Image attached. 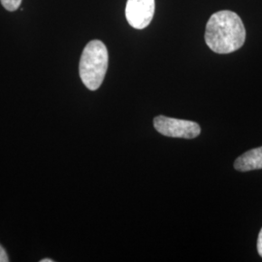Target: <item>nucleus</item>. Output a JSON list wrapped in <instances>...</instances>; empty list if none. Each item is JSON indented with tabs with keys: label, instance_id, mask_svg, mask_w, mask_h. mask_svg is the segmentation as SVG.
I'll return each mask as SVG.
<instances>
[{
	"label": "nucleus",
	"instance_id": "obj_1",
	"mask_svg": "<svg viewBox=\"0 0 262 262\" xmlns=\"http://www.w3.org/2000/svg\"><path fill=\"white\" fill-rule=\"evenodd\" d=\"M245 39L243 21L234 12H216L207 23L205 41L216 54L233 53L243 46Z\"/></svg>",
	"mask_w": 262,
	"mask_h": 262
},
{
	"label": "nucleus",
	"instance_id": "obj_9",
	"mask_svg": "<svg viewBox=\"0 0 262 262\" xmlns=\"http://www.w3.org/2000/svg\"><path fill=\"white\" fill-rule=\"evenodd\" d=\"M41 262H54L53 259H48V258H45V259H42Z\"/></svg>",
	"mask_w": 262,
	"mask_h": 262
},
{
	"label": "nucleus",
	"instance_id": "obj_5",
	"mask_svg": "<svg viewBox=\"0 0 262 262\" xmlns=\"http://www.w3.org/2000/svg\"><path fill=\"white\" fill-rule=\"evenodd\" d=\"M234 168L241 172L262 169V147L249 150L235 160Z\"/></svg>",
	"mask_w": 262,
	"mask_h": 262
},
{
	"label": "nucleus",
	"instance_id": "obj_3",
	"mask_svg": "<svg viewBox=\"0 0 262 262\" xmlns=\"http://www.w3.org/2000/svg\"><path fill=\"white\" fill-rule=\"evenodd\" d=\"M154 125L160 134L174 138L192 139L197 137L201 132L200 125L197 122L168 118L165 116L156 117Z\"/></svg>",
	"mask_w": 262,
	"mask_h": 262
},
{
	"label": "nucleus",
	"instance_id": "obj_7",
	"mask_svg": "<svg viewBox=\"0 0 262 262\" xmlns=\"http://www.w3.org/2000/svg\"><path fill=\"white\" fill-rule=\"evenodd\" d=\"M9 261V258H8V255L5 252V250L2 248V246L0 245V262H8Z\"/></svg>",
	"mask_w": 262,
	"mask_h": 262
},
{
	"label": "nucleus",
	"instance_id": "obj_6",
	"mask_svg": "<svg viewBox=\"0 0 262 262\" xmlns=\"http://www.w3.org/2000/svg\"><path fill=\"white\" fill-rule=\"evenodd\" d=\"M3 7L8 11H15L18 9L21 3V0H0Z\"/></svg>",
	"mask_w": 262,
	"mask_h": 262
},
{
	"label": "nucleus",
	"instance_id": "obj_8",
	"mask_svg": "<svg viewBox=\"0 0 262 262\" xmlns=\"http://www.w3.org/2000/svg\"><path fill=\"white\" fill-rule=\"evenodd\" d=\"M257 251L259 255L262 257V228L258 235V239H257Z\"/></svg>",
	"mask_w": 262,
	"mask_h": 262
},
{
	"label": "nucleus",
	"instance_id": "obj_2",
	"mask_svg": "<svg viewBox=\"0 0 262 262\" xmlns=\"http://www.w3.org/2000/svg\"><path fill=\"white\" fill-rule=\"evenodd\" d=\"M108 51L99 40H93L84 47L80 60V77L84 85L96 91L103 82L108 68Z\"/></svg>",
	"mask_w": 262,
	"mask_h": 262
},
{
	"label": "nucleus",
	"instance_id": "obj_4",
	"mask_svg": "<svg viewBox=\"0 0 262 262\" xmlns=\"http://www.w3.org/2000/svg\"><path fill=\"white\" fill-rule=\"evenodd\" d=\"M155 0H127L125 16L132 28H147L155 14Z\"/></svg>",
	"mask_w": 262,
	"mask_h": 262
}]
</instances>
